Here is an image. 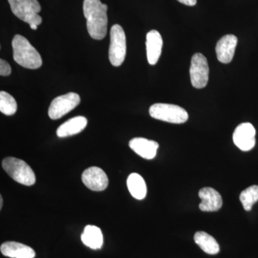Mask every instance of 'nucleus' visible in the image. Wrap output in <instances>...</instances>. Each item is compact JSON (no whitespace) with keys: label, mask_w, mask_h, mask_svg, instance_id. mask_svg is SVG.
I'll use <instances>...</instances> for the list:
<instances>
[{"label":"nucleus","mask_w":258,"mask_h":258,"mask_svg":"<svg viewBox=\"0 0 258 258\" xmlns=\"http://www.w3.org/2000/svg\"><path fill=\"white\" fill-rule=\"evenodd\" d=\"M127 186L133 198L138 200H144L147 196V187L142 176L132 173L127 179Z\"/></svg>","instance_id":"nucleus-18"},{"label":"nucleus","mask_w":258,"mask_h":258,"mask_svg":"<svg viewBox=\"0 0 258 258\" xmlns=\"http://www.w3.org/2000/svg\"><path fill=\"white\" fill-rule=\"evenodd\" d=\"M88 120L84 116H76L60 125L57 129V136L60 138L71 137L81 133L87 125Z\"/></svg>","instance_id":"nucleus-16"},{"label":"nucleus","mask_w":258,"mask_h":258,"mask_svg":"<svg viewBox=\"0 0 258 258\" xmlns=\"http://www.w3.org/2000/svg\"><path fill=\"white\" fill-rule=\"evenodd\" d=\"M202 202L200 209L203 212H217L221 209L222 198L220 194L213 188L205 187L199 191Z\"/></svg>","instance_id":"nucleus-12"},{"label":"nucleus","mask_w":258,"mask_h":258,"mask_svg":"<svg viewBox=\"0 0 258 258\" xmlns=\"http://www.w3.org/2000/svg\"><path fill=\"white\" fill-rule=\"evenodd\" d=\"M237 44V37L234 35H227L217 42L216 54L217 59L222 63H230L235 55Z\"/></svg>","instance_id":"nucleus-11"},{"label":"nucleus","mask_w":258,"mask_h":258,"mask_svg":"<svg viewBox=\"0 0 258 258\" xmlns=\"http://www.w3.org/2000/svg\"><path fill=\"white\" fill-rule=\"evenodd\" d=\"M255 134L253 125L249 123H243L235 128L232 139L236 147L241 151L248 152L255 145Z\"/></svg>","instance_id":"nucleus-9"},{"label":"nucleus","mask_w":258,"mask_h":258,"mask_svg":"<svg viewBox=\"0 0 258 258\" xmlns=\"http://www.w3.org/2000/svg\"><path fill=\"white\" fill-rule=\"evenodd\" d=\"M209 66L206 57L201 53L195 54L191 57L189 74L193 87H206L209 80Z\"/></svg>","instance_id":"nucleus-8"},{"label":"nucleus","mask_w":258,"mask_h":258,"mask_svg":"<svg viewBox=\"0 0 258 258\" xmlns=\"http://www.w3.org/2000/svg\"><path fill=\"white\" fill-rule=\"evenodd\" d=\"M81 240L83 243L93 249H101L103 243V234L99 227L87 225L85 227Z\"/></svg>","instance_id":"nucleus-17"},{"label":"nucleus","mask_w":258,"mask_h":258,"mask_svg":"<svg viewBox=\"0 0 258 258\" xmlns=\"http://www.w3.org/2000/svg\"><path fill=\"white\" fill-rule=\"evenodd\" d=\"M149 114L155 119L176 124L184 123L189 118V115L184 108L168 103L152 105L149 108Z\"/></svg>","instance_id":"nucleus-5"},{"label":"nucleus","mask_w":258,"mask_h":258,"mask_svg":"<svg viewBox=\"0 0 258 258\" xmlns=\"http://www.w3.org/2000/svg\"><path fill=\"white\" fill-rule=\"evenodd\" d=\"M129 147L140 157L150 160L157 155L159 145L154 141L138 137L132 139L129 142Z\"/></svg>","instance_id":"nucleus-13"},{"label":"nucleus","mask_w":258,"mask_h":258,"mask_svg":"<svg viewBox=\"0 0 258 258\" xmlns=\"http://www.w3.org/2000/svg\"><path fill=\"white\" fill-rule=\"evenodd\" d=\"M30 28L32 29V30H36L37 29V25H30Z\"/></svg>","instance_id":"nucleus-24"},{"label":"nucleus","mask_w":258,"mask_h":258,"mask_svg":"<svg viewBox=\"0 0 258 258\" xmlns=\"http://www.w3.org/2000/svg\"><path fill=\"white\" fill-rule=\"evenodd\" d=\"M13 58L17 63L28 69L41 67V56L25 37L20 35H15L13 40Z\"/></svg>","instance_id":"nucleus-2"},{"label":"nucleus","mask_w":258,"mask_h":258,"mask_svg":"<svg viewBox=\"0 0 258 258\" xmlns=\"http://www.w3.org/2000/svg\"><path fill=\"white\" fill-rule=\"evenodd\" d=\"M18 109V104L14 98L5 92H0V111L6 115H14Z\"/></svg>","instance_id":"nucleus-21"},{"label":"nucleus","mask_w":258,"mask_h":258,"mask_svg":"<svg viewBox=\"0 0 258 258\" xmlns=\"http://www.w3.org/2000/svg\"><path fill=\"white\" fill-rule=\"evenodd\" d=\"M83 9L90 36L98 40L104 38L108 26L107 5L101 0H84Z\"/></svg>","instance_id":"nucleus-1"},{"label":"nucleus","mask_w":258,"mask_h":258,"mask_svg":"<svg viewBox=\"0 0 258 258\" xmlns=\"http://www.w3.org/2000/svg\"><path fill=\"white\" fill-rule=\"evenodd\" d=\"M240 200L245 211H250L254 203L258 201V186L252 185L241 192Z\"/></svg>","instance_id":"nucleus-20"},{"label":"nucleus","mask_w":258,"mask_h":258,"mask_svg":"<svg viewBox=\"0 0 258 258\" xmlns=\"http://www.w3.org/2000/svg\"><path fill=\"white\" fill-rule=\"evenodd\" d=\"M82 181L88 189L95 191H103L108 187V179L101 168L91 166L83 172Z\"/></svg>","instance_id":"nucleus-10"},{"label":"nucleus","mask_w":258,"mask_h":258,"mask_svg":"<svg viewBox=\"0 0 258 258\" xmlns=\"http://www.w3.org/2000/svg\"><path fill=\"white\" fill-rule=\"evenodd\" d=\"M3 167L15 181L25 186H32L36 181L35 173L25 161L15 157L5 158Z\"/></svg>","instance_id":"nucleus-3"},{"label":"nucleus","mask_w":258,"mask_h":258,"mask_svg":"<svg viewBox=\"0 0 258 258\" xmlns=\"http://www.w3.org/2000/svg\"><path fill=\"white\" fill-rule=\"evenodd\" d=\"M15 16L30 25H40L42 18L39 15L41 7L37 0H8Z\"/></svg>","instance_id":"nucleus-4"},{"label":"nucleus","mask_w":258,"mask_h":258,"mask_svg":"<svg viewBox=\"0 0 258 258\" xmlns=\"http://www.w3.org/2000/svg\"><path fill=\"white\" fill-rule=\"evenodd\" d=\"M3 198H2V197H1V199H0V208H1V209H2V208H3Z\"/></svg>","instance_id":"nucleus-25"},{"label":"nucleus","mask_w":258,"mask_h":258,"mask_svg":"<svg viewBox=\"0 0 258 258\" xmlns=\"http://www.w3.org/2000/svg\"><path fill=\"white\" fill-rule=\"evenodd\" d=\"M80 103L81 98L76 93H69L57 97L49 107V117L52 120L59 119L79 106Z\"/></svg>","instance_id":"nucleus-7"},{"label":"nucleus","mask_w":258,"mask_h":258,"mask_svg":"<svg viewBox=\"0 0 258 258\" xmlns=\"http://www.w3.org/2000/svg\"><path fill=\"white\" fill-rule=\"evenodd\" d=\"M177 1L187 6H195L197 4V0H177Z\"/></svg>","instance_id":"nucleus-23"},{"label":"nucleus","mask_w":258,"mask_h":258,"mask_svg":"<svg viewBox=\"0 0 258 258\" xmlns=\"http://www.w3.org/2000/svg\"><path fill=\"white\" fill-rule=\"evenodd\" d=\"M111 43L108 57L112 66L118 67L123 63L126 54V39L123 29L119 25H114L111 29Z\"/></svg>","instance_id":"nucleus-6"},{"label":"nucleus","mask_w":258,"mask_h":258,"mask_svg":"<svg viewBox=\"0 0 258 258\" xmlns=\"http://www.w3.org/2000/svg\"><path fill=\"white\" fill-rule=\"evenodd\" d=\"M146 46L148 62L152 66L157 64L163 47V40L160 33L155 30L148 32Z\"/></svg>","instance_id":"nucleus-14"},{"label":"nucleus","mask_w":258,"mask_h":258,"mask_svg":"<svg viewBox=\"0 0 258 258\" xmlns=\"http://www.w3.org/2000/svg\"><path fill=\"white\" fill-rule=\"evenodd\" d=\"M11 67L7 61L1 59L0 60V75L2 76H8L11 74Z\"/></svg>","instance_id":"nucleus-22"},{"label":"nucleus","mask_w":258,"mask_h":258,"mask_svg":"<svg viewBox=\"0 0 258 258\" xmlns=\"http://www.w3.org/2000/svg\"><path fill=\"white\" fill-rule=\"evenodd\" d=\"M2 253L11 258H34L35 252L26 244L17 242H6L0 247Z\"/></svg>","instance_id":"nucleus-15"},{"label":"nucleus","mask_w":258,"mask_h":258,"mask_svg":"<svg viewBox=\"0 0 258 258\" xmlns=\"http://www.w3.org/2000/svg\"><path fill=\"white\" fill-rule=\"evenodd\" d=\"M194 240L195 243L206 253L216 254L220 252V246L216 240L207 232L203 231L196 232Z\"/></svg>","instance_id":"nucleus-19"}]
</instances>
